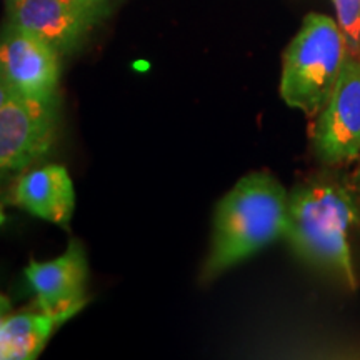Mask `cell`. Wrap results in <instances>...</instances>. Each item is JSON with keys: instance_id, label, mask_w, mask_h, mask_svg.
Masks as SVG:
<instances>
[{"instance_id": "1", "label": "cell", "mask_w": 360, "mask_h": 360, "mask_svg": "<svg viewBox=\"0 0 360 360\" xmlns=\"http://www.w3.org/2000/svg\"><path fill=\"white\" fill-rule=\"evenodd\" d=\"M359 202L337 179H312L289 193L285 237L297 259L347 290L359 289L350 237L360 222Z\"/></svg>"}, {"instance_id": "2", "label": "cell", "mask_w": 360, "mask_h": 360, "mask_svg": "<svg viewBox=\"0 0 360 360\" xmlns=\"http://www.w3.org/2000/svg\"><path fill=\"white\" fill-rule=\"evenodd\" d=\"M289 192L272 174L250 172L215 207L210 250L202 281L212 282L283 237Z\"/></svg>"}, {"instance_id": "3", "label": "cell", "mask_w": 360, "mask_h": 360, "mask_svg": "<svg viewBox=\"0 0 360 360\" xmlns=\"http://www.w3.org/2000/svg\"><path fill=\"white\" fill-rule=\"evenodd\" d=\"M347 58V44L337 20L309 13L283 52V102L305 115H317L334 92Z\"/></svg>"}, {"instance_id": "4", "label": "cell", "mask_w": 360, "mask_h": 360, "mask_svg": "<svg viewBox=\"0 0 360 360\" xmlns=\"http://www.w3.org/2000/svg\"><path fill=\"white\" fill-rule=\"evenodd\" d=\"M58 117L60 96H12L0 107V182L22 175L51 154Z\"/></svg>"}, {"instance_id": "5", "label": "cell", "mask_w": 360, "mask_h": 360, "mask_svg": "<svg viewBox=\"0 0 360 360\" xmlns=\"http://www.w3.org/2000/svg\"><path fill=\"white\" fill-rule=\"evenodd\" d=\"M314 154L328 167L360 159V60L349 57L334 92L317 114Z\"/></svg>"}, {"instance_id": "6", "label": "cell", "mask_w": 360, "mask_h": 360, "mask_svg": "<svg viewBox=\"0 0 360 360\" xmlns=\"http://www.w3.org/2000/svg\"><path fill=\"white\" fill-rule=\"evenodd\" d=\"M102 0H7L8 24L29 30L64 56L102 17Z\"/></svg>"}, {"instance_id": "7", "label": "cell", "mask_w": 360, "mask_h": 360, "mask_svg": "<svg viewBox=\"0 0 360 360\" xmlns=\"http://www.w3.org/2000/svg\"><path fill=\"white\" fill-rule=\"evenodd\" d=\"M60 53L29 30L7 24L0 32V77L13 96L51 98L58 94Z\"/></svg>"}, {"instance_id": "8", "label": "cell", "mask_w": 360, "mask_h": 360, "mask_svg": "<svg viewBox=\"0 0 360 360\" xmlns=\"http://www.w3.org/2000/svg\"><path fill=\"white\" fill-rule=\"evenodd\" d=\"M25 277L37 297V307L42 312L77 314L87 304L85 285L89 264L84 245L72 238L69 247L57 259L47 262L32 260L25 269Z\"/></svg>"}, {"instance_id": "9", "label": "cell", "mask_w": 360, "mask_h": 360, "mask_svg": "<svg viewBox=\"0 0 360 360\" xmlns=\"http://www.w3.org/2000/svg\"><path fill=\"white\" fill-rule=\"evenodd\" d=\"M12 202L34 217L67 227L75 210V191L62 165H44L19 175Z\"/></svg>"}, {"instance_id": "10", "label": "cell", "mask_w": 360, "mask_h": 360, "mask_svg": "<svg viewBox=\"0 0 360 360\" xmlns=\"http://www.w3.org/2000/svg\"><path fill=\"white\" fill-rule=\"evenodd\" d=\"M74 314L42 312L11 314L0 323V360H32L49 344L53 332Z\"/></svg>"}, {"instance_id": "11", "label": "cell", "mask_w": 360, "mask_h": 360, "mask_svg": "<svg viewBox=\"0 0 360 360\" xmlns=\"http://www.w3.org/2000/svg\"><path fill=\"white\" fill-rule=\"evenodd\" d=\"M334 6L349 57L360 60V0H334Z\"/></svg>"}, {"instance_id": "12", "label": "cell", "mask_w": 360, "mask_h": 360, "mask_svg": "<svg viewBox=\"0 0 360 360\" xmlns=\"http://www.w3.org/2000/svg\"><path fill=\"white\" fill-rule=\"evenodd\" d=\"M11 310H12L11 299L0 294V323H2L8 317V315H11Z\"/></svg>"}, {"instance_id": "13", "label": "cell", "mask_w": 360, "mask_h": 360, "mask_svg": "<svg viewBox=\"0 0 360 360\" xmlns=\"http://www.w3.org/2000/svg\"><path fill=\"white\" fill-rule=\"evenodd\" d=\"M12 96V90L8 89V85L6 82H4V79L0 77V107H2Z\"/></svg>"}, {"instance_id": "14", "label": "cell", "mask_w": 360, "mask_h": 360, "mask_svg": "<svg viewBox=\"0 0 360 360\" xmlns=\"http://www.w3.org/2000/svg\"><path fill=\"white\" fill-rule=\"evenodd\" d=\"M354 182H355V186H357V187L360 188V164H359V169H357V172L354 174Z\"/></svg>"}, {"instance_id": "15", "label": "cell", "mask_w": 360, "mask_h": 360, "mask_svg": "<svg viewBox=\"0 0 360 360\" xmlns=\"http://www.w3.org/2000/svg\"><path fill=\"white\" fill-rule=\"evenodd\" d=\"M4 222H6V214H4L2 207H0V225H2Z\"/></svg>"}]
</instances>
